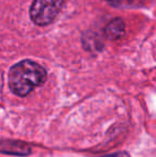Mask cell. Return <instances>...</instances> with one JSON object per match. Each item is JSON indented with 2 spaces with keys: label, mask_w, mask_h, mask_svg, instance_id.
Instances as JSON below:
<instances>
[{
  "label": "cell",
  "mask_w": 156,
  "mask_h": 157,
  "mask_svg": "<svg viewBox=\"0 0 156 157\" xmlns=\"http://www.w3.org/2000/svg\"><path fill=\"white\" fill-rule=\"evenodd\" d=\"M64 0H33L30 6V18L36 25L51 24L60 13Z\"/></svg>",
  "instance_id": "7a4b0ae2"
},
{
  "label": "cell",
  "mask_w": 156,
  "mask_h": 157,
  "mask_svg": "<svg viewBox=\"0 0 156 157\" xmlns=\"http://www.w3.org/2000/svg\"><path fill=\"white\" fill-rule=\"evenodd\" d=\"M47 78L45 68L32 60H23L9 71V87L15 95L25 97L36 88L41 87Z\"/></svg>",
  "instance_id": "6da1fadb"
},
{
  "label": "cell",
  "mask_w": 156,
  "mask_h": 157,
  "mask_svg": "<svg viewBox=\"0 0 156 157\" xmlns=\"http://www.w3.org/2000/svg\"><path fill=\"white\" fill-rule=\"evenodd\" d=\"M116 8H135L141 4L142 0H106Z\"/></svg>",
  "instance_id": "5b68a950"
},
{
  "label": "cell",
  "mask_w": 156,
  "mask_h": 157,
  "mask_svg": "<svg viewBox=\"0 0 156 157\" xmlns=\"http://www.w3.org/2000/svg\"><path fill=\"white\" fill-rule=\"evenodd\" d=\"M105 35L108 40L116 41L124 35L125 32V24L121 18H115L110 21L106 25L104 29Z\"/></svg>",
  "instance_id": "277c9868"
},
{
  "label": "cell",
  "mask_w": 156,
  "mask_h": 157,
  "mask_svg": "<svg viewBox=\"0 0 156 157\" xmlns=\"http://www.w3.org/2000/svg\"><path fill=\"white\" fill-rule=\"evenodd\" d=\"M31 147L25 142L15 140H0V153L27 156L31 154Z\"/></svg>",
  "instance_id": "3957f363"
},
{
  "label": "cell",
  "mask_w": 156,
  "mask_h": 157,
  "mask_svg": "<svg viewBox=\"0 0 156 157\" xmlns=\"http://www.w3.org/2000/svg\"><path fill=\"white\" fill-rule=\"evenodd\" d=\"M98 157H131L128 153L126 152H117V153L109 154V155H104V156H98Z\"/></svg>",
  "instance_id": "8992f818"
}]
</instances>
